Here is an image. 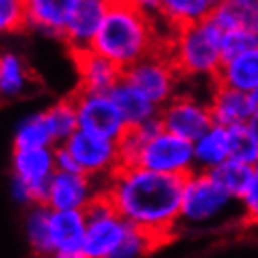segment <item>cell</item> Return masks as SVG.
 Instances as JSON below:
<instances>
[{"label": "cell", "instance_id": "35", "mask_svg": "<svg viewBox=\"0 0 258 258\" xmlns=\"http://www.w3.org/2000/svg\"><path fill=\"white\" fill-rule=\"evenodd\" d=\"M51 258H86L83 251L81 252H54Z\"/></svg>", "mask_w": 258, "mask_h": 258}, {"label": "cell", "instance_id": "25", "mask_svg": "<svg viewBox=\"0 0 258 258\" xmlns=\"http://www.w3.org/2000/svg\"><path fill=\"white\" fill-rule=\"evenodd\" d=\"M43 112L45 123L51 131L52 142L54 146H62L70 141L71 137L79 131V118H77V107L73 101V96L58 99L52 105H49Z\"/></svg>", "mask_w": 258, "mask_h": 258}, {"label": "cell", "instance_id": "12", "mask_svg": "<svg viewBox=\"0 0 258 258\" xmlns=\"http://www.w3.org/2000/svg\"><path fill=\"white\" fill-rule=\"evenodd\" d=\"M52 148H13L10 168L12 176L26 181L32 189L34 204H47L49 199V183L56 172V159Z\"/></svg>", "mask_w": 258, "mask_h": 258}, {"label": "cell", "instance_id": "5", "mask_svg": "<svg viewBox=\"0 0 258 258\" xmlns=\"http://www.w3.org/2000/svg\"><path fill=\"white\" fill-rule=\"evenodd\" d=\"M84 213L88 226L83 252L86 258H112L133 226L114 210L105 193L96 197Z\"/></svg>", "mask_w": 258, "mask_h": 258}, {"label": "cell", "instance_id": "21", "mask_svg": "<svg viewBox=\"0 0 258 258\" xmlns=\"http://www.w3.org/2000/svg\"><path fill=\"white\" fill-rule=\"evenodd\" d=\"M217 2L212 0H161L157 19L167 23L172 30L197 25L212 17Z\"/></svg>", "mask_w": 258, "mask_h": 258}, {"label": "cell", "instance_id": "29", "mask_svg": "<svg viewBox=\"0 0 258 258\" xmlns=\"http://www.w3.org/2000/svg\"><path fill=\"white\" fill-rule=\"evenodd\" d=\"M258 47V30H247V28H239V30H230V32H223V56L226 60H232L243 52L256 49Z\"/></svg>", "mask_w": 258, "mask_h": 258}, {"label": "cell", "instance_id": "23", "mask_svg": "<svg viewBox=\"0 0 258 258\" xmlns=\"http://www.w3.org/2000/svg\"><path fill=\"white\" fill-rule=\"evenodd\" d=\"M210 19L223 32L230 30H258V0H221L215 4Z\"/></svg>", "mask_w": 258, "mask_h": 258}, {"label": "cell", "instance_id": "31", "mask_svg": "<svg viewBox=\"0 0 258 258\" xmlns=\"http://www.w3.org/2000/svg\"><path fill=\"white\" fill-rule=\"evenodd\" d=\"M159 247V243L154 238H150L148 234H144L139 228H131L127 234V238L123 239V243L120 245L114 256L112 258H141L144 254H148L152 249Z\"/></svg>", "mask_w": 258, "mask_h": 258}, {"label": "cell", "instance_id": "38", "mask_svg": "<svg viewBox=\"0 0 258 258\" xmlns=\"http://www.w3.org/2000/svg\"><path fill=\"white\" fill-rule=\"evenodd\" d=\"M30 258H51V256H41V254H32Z\"/></svg>", "mask_w": 258, "mask_h": 258}, {"label": "cell", "instance_id": "13", "mask_svg": "<svg viewBox=\"0 0 258 258\" xmlns=\"http://www.w3.org/2000/svg\"><path fill=\"white\" fill-rule=\"evenodd\" d=\"M208 107L212 112L213 125H221L225 129L249 125L252 118L256 116L252 97L249 94L228 88L219 83H213L210 86Z\"/></svg>", "mask_w": 258, "mask_h": 258}, {"label": "cell", "instance_id": "17", "mask_svg": "<svg viewBox=\"0 0 258 258\" xmlns=\"http://www.w3.org/2000/svg\"><path fill=\"white\" fill-rule=\"evenodd\" d=\"M109 96L116 103L118 110H120V114L123 116L129 129H135L142 123H146L148 120L159 116V107L152 103L139 88H135L133 84H129L123 79L112 88Z\"/></svg>", "mask_w": 258, "mask_h": 258}, {"label": "cell", "instance_id": "9", "mask_svg": "<svg viewBox=\"0 0 258 258\" xmlns=\"http://www.w3.org/2000/svg\"><path fill=\"white\" fill-rule=\"evenodd\" d=\"M165 131L189 142L199 141L213 125L208 99H200L191 92L180 90L159 110Z\"/></svg>", "mask_w": 258, "mask_h": 258}, {"label": "cell", "instance_id": "14", "mask_svg": "<svg viewBox=\"0 0 258 258\" xmlns=\"http://www.w3.org/2000/svg\"><path fill=\"white\" fill-rule=\"evenodd\" d=\"M109 2L107 0H73V10L64 39L71 52L88 51L103 25Z\"/></svg>", "mask_w": 258, "mask_h": 258}, {"label": "cell", "instance_id": "20", "mask_svg": "<svg viewBox=\"0 0 258 258\" xmlns=\"http://www.w3.org/2000/svg\"><path fill=\"white\" fill-rule=\"evenodd\" d=\"M34 86V77L26 60L13 51H4L0 56V94L6 101L26 96Z\"/></svg>", "mask_w": 258, "mask_h": 258}, {"label": "cell", "instance_id": "6", "mask_svg": "<svg viewBox=\"0 0 258 258\" xmlns=\"http://www.w3.org/2000/svg\"><path fill=\"white\" fill-rule=\"evenodd\" d=\"M123 81L139 88L161 110L180 92L181 77L168 52L161 49L123 71Z\"/></svg>", "mask_w": 258, "mask_h": 258}, {"label": "cell", "instance_id": "33", "mask_svg": "<svg viewBox=\"0 0 258 258\" xmlns=\"http://www.w3.org/2000/svg\"><path fill=\"white\" fill-rule=\"evenodd\" d=\"M10 197H12L13 202L19 204V206H26V208L34 206V197H32L30 185H28L26 181L15 178V176L10 178Z\"/></svg>", "mask_w": 258, "mask_h": 258}, {"label": "cell", "instance_id": "11", "mask_svg": "<svg viewBox=\"0 0 258 258\" xmlns=\"http://www.w3.org/2000/svg\"><path fill=\"white\" fill-rule=\"evenodd\" d=\"M101 193H105V181L83 172L56 170L49 183L47 206L54 212H84Z\"/></svg>", "mask_w": 258, "mask_h": 258}, {"label": "cell", "instance_id": "19", "mask_svg": "<svg viewBox=\"0 0 258 258\" xmlns=\"http://www.w3.org/2000/svg\"><path fill=\"white\" fill-rule=\"evenodd\" d=\"M195 172H213L230 159V137L228 129L212 125L199 141L193 142Z\"/></svg>", "mask_w": 258, "mask_h": 258}, {"label": "cell", "instance_id": "32", "mask_svg": "<svg viewBox=\"0 0 258 258\" xmlns=\"http://www.w3.org/2000/svg\"><path fill=\"white\" fill-rule=\"evenodd\" d=\"M239 210L241 219H245L247 223H258V168H254L252 181L239 199Z\"/></svg>", "mask_w": 258, "mask_h": 258}, {"label": "cell", "instance_id": "26", "mask_svg": "<svg viewBox=\"0 0 258 258\" xmlns=\"http://www.w3.org/2000/svg\"><path fill=\"white\" fill-rule=\"evenodd\" d=\"M51 131L47 127L43 112H32L21 120L13 131V148H52Z\"/></svg>", "mask_w": 258, "mask_h": 258}, {"label": "cell", "instance_id": "2", "mask_svg": "<svg viewBox=\"0 0 258 258\" xmlns=\"http://www.w3.org/2000/svg\"><path fill=\"white\" fill-rule=\"evenodd\" d=\"M157 17L144 12L139 2L110 0L103 25L99 28L92 51L105 56L122 71L167 47L161 39Z\"/></svg>", "mask_w": 258, "mask_h": 258}, {"label": "cell", "instance_id": "37", "mask_svg": "<svg viewBox=\"0 0 258 258\" xmlns=\"http://www.w3.org/2000/svg\"><path fill=\"white\" fill-rule=\"evenodd\" d=\"M252 97V105H254V110H256V114H258V90L254 92V94H251Z\"/></svg>", "mask_w": 258, "mask_h": 258}, {"label": "cell", "instance_id": "22", "mask_svg": "<svg viewBox=\"0 0 258 258\" xmlns=\"http://www.w3.org/2000/svg\"><path fill=\"white\" fill-rule=\"evenodd\" d=\"M215 83L225 84L234 90L245 92L249 96L254 94L258 90V47L232 60H226Z\"/></svg>", "mask_w": 258, "mask_h": 258}, {"label": "cell", "instance_id": "15", "mask_svg": "<svg viewBox=\"0 0 258 258\" xmlns=\"http://www.w3.org/2000/svg\"><path fill=\"white\" fill-rule=\"evenodd\" d=\"M79 77V90L90 94H110L123 79V71L105 56L88 51L71 52Z\"/></svg>", "mask_w": 258, "mask_h": 258}, {"label": "cell", "instance_id": "8", "mask_svg": "<svg viewBox=\"0 0 258 258\" xmlns=\"http://www.w3.org/2000/svg\"><path fill=\"white\" fill-rule=\"evenodd\" d=\"M62 146L73 157L79 172L90 176L94 180L107 181L122 167L120 142L105 139V137L79 129Z\"/></svg>", "mask_w": 258, "mask_h": 258}, {"label": "cell", "instance_id": "1", "mask_svg": "<svg viewBox=\"0 0 258 258\" xmlns=\"http://www.w3.org/2000/svg\"><path fill=\"white\" fill-rule=\"evenodd\" d=\"M183 183L185 178L180 176L120 167L105 181V195L129 225L161 245L180 226Z\"/></svg>", "mask_w": 258, "mask_h": 258}, {"label": "cell", "instance_id": "24", "mask_svg": "<svg viewBox=\"0 0 258 258\" xmlns=\"http://www.w3.org/2000/svg\"><path fill=\"white\" fill-rule=\"evenodd\" d=\"M51 215L52 210L47 204H34L26 208L25 215V238L30 247L32 254H41V256H52L51 239Z\"/></svg>", "mask_w": 258, "mask_h": 258}, {"label": "cell", "instance_id": "7", "mask_svg": "<svg viewBox=\"0 0 258 258\" xmlns=\"http://www.w3.org/2000/svg\"><path fill=\"white\" fill-rule=\"evenodd\" d=\"M133 167H141L152 172L187 178L195 172L193 142L161 131L148 141L137 154Z\"/></svg>", "mask_w": 258, "mask_h": 258}, {"label": "cell", "instance_id": "39", "mask_svg": "<svg viewBox=\"0 0 258 258\" xmlns=\"http://www.w3.org/2000/svg\"><path fill=\"white\" fill-rule=\"evenodd\" d=\"M254 168H258V163H256V167H254Z\"/></svg>", "mask_w": 258, "mask_h": 258}, {"label": "cell", "instance_id": "3", "mask_svg": "<svg viewBox=\"0 0 258 258\" xmlns=\"http://www.w3.org/2000/svg\"><path fill=\"white\" fill-rule=\"evenodd\" d=\"M165 51L168 52L181 79H206L210 83H215L225 64L223 30L212 19L172 30Z\"/></svg>", "mask_w": 258, "mask_h": 258}, {"label": "cell", "instance_id": "4", "mask_svg": "<svg viewBox=\"0 0 258 258\" xmlns=\"http://www.w3.org/2000/svg\"><path fill=\"white\" fill-rule=\"evenodd\" d=\"M234 215L241 217L239 200L225 193L212 176L206 172H193L185 178L180 225L193 228L217 226L223 221L232 219Z\"/></svg>", "mask_w": 258, "mask_h": 258}, {"label": "cell", "instance_id": "16", "mask_svg": "<svg viewBox=\"0 0 258 258\" xmlns=\"http://www.w3.org/2000/svg\"><path fill=\"white\" fill-rule=\"evenodd\" d=\"M73 0H26V28L64 39Z\"/></svg>", "mask_w": 258, "mask_h": 258}, {"label": "cell", "instance_id": "36", "mask_svg": "<svg viewBox=\"0 0 258 258\" xmlns=\"http://www.w3.org/2000/svg\"><path fill=\"white\" fill-rule=\"evenodd\" d=\"M249 125H251L252 133H254V135H256V139H258V114L254 118H252V122L249 123Z\"/></svg>", "mask_w": 258, "mask_h": 258}, {"label": "cell", "instance_id": "27", "mask_svg": "<svg viewBox=\"0 0 258 258\" xmlns=\"http://www.w3.org/2000/svg\"><path fill=\"white\" fill-rule=\"evenodd\" d=\"M210 176L225 193H228L232 199L239 200L247 191L249 183L252 181L254 167L245 165V163L234 161V159H228L221 167L215 168L213 172H210Z\"/></svg>", "mask_w": 258, "mask_h": 258}, {"label": "cell", "instance_id": "10", "mask_svg": "<svg viewBox=\"0 0 258 258\" xmlns=\"http://www.w3.org/2000/svg\"><path fill=\"white\" fill-rule=\"evenodd\" d=\"M77 107L79 129L120 142L129 131L116 103L109 94H90L77 90L73 94Z\"/></svg>", "mask_w": 258, "mask_h": 258}, {"label": "cell", "instance_id": "28", "mask_svg": "<svg viewBox=\"0 0 258 258\" xmlns=\"http://www.w3.org/2000/svg\"><path fill=\"white\" fill-rule=\"evenodd\" d=\"M230 137V159L256 167L258 163V139L251 125H239L228 129Z\"/></svg>", "mask_w": 258, "mask_h": 258}, {"label": "cell", "instance_id": "30", "mask_svg": "<svg viewBox=\"0 0 258 258\" xmlns=\"http://www.w3.org/2000/svg\"><path fill=\"white\" fill-rule=\"evenodd\" d=\"M26 28V0H2L0 2V30L15 34Z\"/></svg>", "mask_w": 258, "mask_h": 258}, {"label": "cell", "instance_id": "34", "mask_svg": "<svg viewBox=\"0 0 258 258\" xmlns=\"http://www.w3.org/2000/svg\"><path fill=\"white\" fill-rule=\"evenodd\" d=\"M54 159H56V170L58 172H79L73 157H71L70 152L64 146H56V150H54Z\"/></svg>", "mask_w": 258, "mask_h": 258}, {"label": "cell", "instance_id": "18", "mask_svg": "<svg viewBox=\"0 0 258 258\" xmlns=\"http://www.w3.org/2000/svg\"><path fill=\"white\" fill-rule=\"evenodd\" d=\"M86 213L54 212L51 215V239L54 252H81L86 239Z\"/></svg>", "mask_w": 258, "mask_h": 258}]
</instances>
